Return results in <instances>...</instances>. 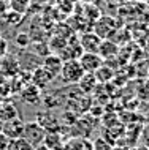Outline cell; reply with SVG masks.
Instances as JSON below:
<instances>
[{
	"label": "cell",
	"instance_id": "obj_26",
	"mask_svg": "<svg viewBox=\"0 0 149 150\" xmlns=\"http://www.w3.org/2000/svg\"><path fill=\"white\" fill-rule=\"evenodd\" d=\"M34 150H49V149H48V147H45V145H37V147H34Z\"/></svg>",
	"mask_w": 149,
	"mask_h": 150
},
{
	"label": "cell",
	"instance_id": "obj_28",
	"mask_svg": "<svg viewBox=\"0 0 149 150\" xmlns=\"http://www.w3.org/2000/svg\"><path fill=\"white\" fill-rule=\"evenodd\" d=\"M2 129H3V122L0 120V133H2Z\"/></svg>",
	"mask_w": 149,
	"mask_h": 150
},
{
	"label": "cell",
	"instance_id": "obj_13",
	"mask_svg": "<svg viewBox=\"0 0 149 150\" xmlns=\"http://www.w3.org/2000/svg\"><path fill=\"white\" fill-rule=\"evenodd\" d=\"M67 141L62 137L59 131H54V133H46L45 136V141H43V145L48 147L49 150H63V145H65Z\"/></svg>",
	"mask_w": 149,
	"mask_h": 150
},
{
	"label": "cell",
	"instance_id": "obj_27",
	"mask_svg": "<svg viewBox=\"0 0 149 150\" xmlns=\"http://www.w3.org/2000/svg\"><path fill=\"white\" fill-rule=\"evenodd\" d=\"M146 127L149 129V112H148V115H146Z\"/></svg>",
	"mask_w": 149,
	"mask_h": 150
},
{
	"label": "cell",
	"instance_id": "obj_15",
	"mask_svg": "<svg viewBox=\"0 0 149 150\" xmlns=\"http://www.w3.org/2000/svg\"><path fill=\"white\" fill-rule=\"evenodd\" d=\"M19 112H18V108L16 104L10 103V101H2L0 103V120L2 122H8V120H13V119H18Z\"/></svg>",
	"mask_w": 149,
	"mask_h": 150
},
{
	"label": "cell",
	"instance_id": "obj_20",
	"mask_svg": "<svg viewBox=\"0 0 149 150\" xmlns=\"http://www.w3.org/2000/svg\"><path fill=\"white\" fill-rule=\"evenodd\" d=\"M10 6H11V11L21 14L29 8V0H10Z\"/></svg>",
	"mask_w": 149,
	"mask_h": 150
},
{
	"label": "cell",
	"instance_id": "obj_19",
	"mask_svg": "<svg viewBox=\"0 0 149 150\" xmlns=\"http://www.w3.org/2000/svg\"><path fill=\"white\" fill-rule=\"evenodd\" d=\"M113 149V142L106 137L98 136L97 139L92 142V150H111Z\"/></svg>",
	"mask_w": 149,
	"mask_h": 150
},
{
	"label": "cell",
	"instance_id": "obj_1",
	"mask_svg": "<svg viewBox=\"0 0 149 150\" xmlns=\"http://www.w3.org/2000/svg\"><path fill=\"white\" fill-rule=\"evenodd\" d=\"M84 74V70L81 68L78 60H65L62 65L59 78L63 84H78V81L81 79Z\"/></svg>",
	"mask_w": 149,
	"mask_h": 150
},
{
	"label": "cell",
	"instance_id": "obj_18",
	"mask_svg": "<svg viewBox=\"0 0 149 150\" xmlns=\"http://www.w3.org/2000/svg\"><path fill=\"white\" fill-rule=\"evenodd\" d=\"M8 150H34V145H32L30 142H27L24 137H19V139L10 141Z\"/></svg>",
	"mask_w": 149,
	"mask_h": 150
},
{
	"label": "cell",
	"instance_id": "obj_2",
	"mask_svg": "<svg viewBox=\"0 0 149 150\" xmlns=\"http://www.w3.org/2000/svg\"><path fill=\"white\" fill-rule=\"evenodd\" d=\"M45 136H46V131L41 125L38 123L37 120H32V122H27L24 123V133H22V137L30 142L34 147L37 145H41L43 141H45Z\"/></svg>",
	"mask_w": 149,
	"mask_h": 150
},
{
	"label": "cell",
	"instance_id": "obj_21",
	"mask_svg": "<svg viewBox=\"0 0 149 150\" xmlns=\"http://www.w3.org/2000/svg\"><path fill=\"white\" fill-rule=\"evenodd\" d=\"M14 41H16L18 46L27 47L30 44V38H29V35H27V33H18V35H16V38H14Z\"/></svg>",
	"mask_w": 149,
	"mask_h": 150
},
{
	"label": "cell",
	"instance_id": "obj_25",
	"mask_svg": "<svg viewBox=\"0 0 149 150\" xmlns=\"http://www.w3.org/2000/svg\"><path fill=\"white\" fill-rule=\"evenodd\" d=\"M111 150H128V147H125V145H113Z\"/></svg>",
	"mask_w": 149,
	"mask_h": 150
},
{
	"label": "cell",
	"instance_id": "obj_24",
	"mask_svg": "<svg viewBox=\"0 0 149 150\" xmlns=\"http://www.w3.org/2000/svg\"><path fill=\"white\" fill-rule=\"evenodd\" d=\"M128 150H149L146 145H133V147H130Z\"/></svg>",
	"mask_w": 149,
	"mask_h": 150
},
{
	"label": "cell",
	"instance_id": "obj_6",
	"mask_svg": "<svg viewBox=\"0 0 149 150\" xmlns=\"http://www.w3.org/2000/svg\"><path fill=\"white\" fill-rule=\"evenodd\" d=\"M78 41L83 52H98V47L103 40L95 32H83Z\"/></svg>",
	"mask_w": 149,
	"mask_h": 150
},
{
	"label": "cell",
	"instance_id": "obj_4",
	"mask_svg": "<svg viewBox=\"0 0 149 150\" xmlns=\"http://www.w3.org/2000/svg\"><path fill=\"white\" fill-rule=\"evenodd\" d=\"M0 71L3 73L6 79H13L21 71V62L11 54H6L0 59Z\"/></svg>",
	"mask_w": 149,
	"mask_h": 150
},
{
	"label": "cell",
	"instance_id": "obj_3",
	"mask_svg": "<svg viewBox=\"0 0 149 150\" xmlns=\"http://www.w3.org/2000/svg\"><path fill=\"white\" fill-rule=\"evenodd\" d=\"M94 32L102 40H106L118 32V24H116V21L113 18H110V16H102V18H98L97 21H95Z\"/></svg>",
	"mask_w": 149,
	"mask_h": 150
},
{
	"label": "cell",
	"instance_id": "obj_23",
	"mask_svg": "<svg viewBox=\"0 0 149 150\" xmlns=\"http://www.w3.org/2000/svg\"><path fill=\"white\" fill-rule=\"evenodd\" d=\"M8 144H10V139L3 133H0V150H8Z\"/></svg>",
	"mask_w": 149,
	"mask_h": 150
},
{
	"label": "cell",
	"instance_id": "obj_17",
	"mask_svg": "<svg viewBox=\"0 0 149 150\" xmlns=\"http://www.w3.org/2000/svg\"><path fill=\"white\" fill-rule=\"evenodd\" d=\"M94 74H95V78H97L98 84H108L113 79V76H114V71H113L110 67H106V65L103 63L102 67L94 73Z\"/></svg>",
	"mask_w": 149,
	"mask_h": 150
},
{
	"label": "cell",
	"instance_id": "obj_11",
	"mask_svg": "<svg viewBox=\"0 0 149 150\" xmlns=\"http://www.w3.org/2000/svg\"><path fill=\"white\" fill-rule=\"evenodd\" d=\"M78 90L81 93H86V95H89V93L95 92L97 90V86H98V81L95 78L94 73H84L81 76V79L78 81Z\"/></svg>",
	"mask_w": 149,
	"mask_h": 150
},
{
	"label": "cell",
	"instance_id": "obj_14",
	"mask_svg": "<svg viewBox=\"0 0 149 150\" xmlns=\"http://www.w3.org/2000/svg\"><path fill=\"white\" fill-rule=\"evenodd\" d=\"M118 52H119L118 43L110 41V40H103L102 44H100V47H98V52H97V54L105 60V59H113V57H116V55H118Z\"/></svg>",
	"mask_w": 149,
	"mask_h": 150
},
{
	"label": "cell",
	"instance_id": "obj_5",
	"mask_svg": "<svg viewBox=\"0 0 149 150\" xmlns=\"http://www.w3.org/2000/svg\"><path fill=\"white\" fill-rule=\"evenodd\" d=\"M78 62L84 70V73H95L103 65L105 60L100 57L97 52H83L81 57L78 59Z\"/></svg>",
	"mask_w": 149,
	"mask_h": 150
},
{
	"label": "cell",
	"instance_id": "obj_9",
	"mask_svg": "<svg viewBox=\"0 0 149 150\" xmlns=\"http://www.w3.org/2000/svg\"><path fill=\"white\" fill-rule=\"evenodd\" d=\"M52 81H54V78H52L49 73H46L40 65L35 68V70L30 71V84H34L35 87H38L41 92L49 86Z\"/></svg>",
	"mask_w": 149,
	"mask_h": 150
},
{
	"label": "cell",
	"instance_id": "obj_7",
	"mask_svg": "<svg viewBox=\"0 0 149 150\" xmlns=\"http://www.w3.org/2000/svg\"><path fill=\"white\" fill-rule=\"evenodd\" d=\"M62 65H63V60L60 59V55L48 54L43 57V63L40 65V67H41L46 73H49L54 79H57L59 74H60V70H62Z\"/></svg>",
	"mask_w": 149,
	"mask_h": 150
},
{
	"label": "cell",
	"instance_id": "obj_16",
	"mask_svg": "<svg viewBox=\"0 0 149 150\" xmlns=\"http://www.w3.org/2000/svg\"><path fill=\"white\" fill-rule=\"evenodd\" d=\"M63 150H92V142L84 137H76V139L67 141Z\"/></svg>",
	"mask_w": 149,
	"mask_h": 150
},
{
	"label": "cell",
	"instance_id": "obj_12",
	"mask_svg": "<svg viewBox=\"0 0 149 150\" xmlns=\"http://www.w3.org/2000/svg\"><path fill=\"white\" fill-rule=\"evenodd\" d=\"M38 123L45 128L46 133H54V131H59V119L56 117L54 114L51 112H46V114H38Z\"/></svg>",
	"mask_w": 149,
	"mask_h": 150
},
{
	"label": "cell",
	"instance_id": "obj_22",
	"mask_svg": "<svg viewBox=\"0 0 149 150\" xmlns=\"http://www.w3.org/2000/svg\"><path fill=\"white\" fill-rule=\"evenodd\" d=\"M8 54V41L3 36H0V59Z\"/></svg>",
	"mask_w": 149,
	"mask_h": 150
},
{
	"label": "cell",
	"instance_id": "obj_10",
	"mask_svg": "<svg viewBox=\"0 0 149 150\" xmlns=\"http://www.w3.org/2000/svg\"><path fill=\"white\" fill-rule=\"evenodd\" d=\"M21 98L30 106H38L43 101V92L38 87H35L34 84H27L21 90Z\"/></svg>",
	"mask_w": 149,
	"mask_h": 150
},
{
	"label": "cell",
	"instance_id": "obj_8",
	"mask_svg": "<svg viewBox=\"0 0 149 150\" xmlns=\"http://www.w3.org/2000/svg\"><path fill=\"white\" fill-rule=\"evenodd\" d=\"M2 133H3V134H5L10 141L22 137V133H24V122H22V119H21V117H18V119L3 122V129H2Z\"/></svg>",
	"mask_w": 149,
	"mask_h": 150
}]
</instances>
